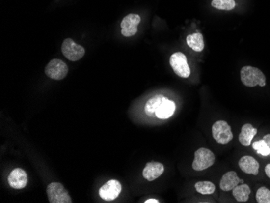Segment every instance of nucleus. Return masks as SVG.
Here are the masks:
<instances>
[{
	"instance_id": "4",
	"label": "nucleus",
	"mask_w": 270,
	"mask_h": 203,
	"mask_svg": "<svg viewBox=\"0 0 270 203\" xmlns=\"http://www.w3.org/2000/svg\"><path fill=\"white\" fill-rule=\"evenodd\" d=\"M212 136L220 144H227L233 140V133L231 126L225 121H217L214 123Z\"/></svg>"
},
{
	"instance_id": "17",
	"label": "nucleus",
	"mask_w": 270,
	"mask_h": 203,
	"mask_svg": "<svg viewBox=\"0 0 270 203\" xmlns=\"http://www.w3.org/2000/svg\"><path fill=\"white\" fill-rule=\"evenodd\" d=\"M251 194V189L248 185L243 183L242 185H238L232 190V195L236 201L240 203L247 202Z\"/></svg>"
},
{
	"instance_id": "21",
	"label": "nucleus",
	"mask_w": 270,
	"mask_h": 203,
	"mask_svg": "<svg viewBox=\"0 0 270 203\" xmlns=\"http://www.w3.org/2000/svg\"><path fill=\"white\" fill-rule=\"evenodd\" d=\"M252 148L254 149L256 152L262 156H270V151L269 146H267L266 142L263 139L258 141H256L252 144Z\"/></svg>"
},
{
	"instance_id": "15",
	"label": "nucleus",
	"mask_w": 270,
	"mask_h": 203,
	"mask_svg": "<svg viewBox=\"0 0 270 203\" xmlns=\"http://www.w3.org/2000/svg\"><path fill=\"white\" fill-rule=\"evenodd\" d=\"M257 134V129L253 127L251 124H244L242 126L241 132L239 135V141L244 146L251 145L253 138Z\"/></svg>"
},
{
	"instance_id": "22",
	"label": "nucleus",
	"mask_w": 270,
	"mask_h": 203,
	"mask_svg": "<svg viewBox=\"0 0 270 203\" xmlns=\"http://www.w3.org/2000/svg\"><path fill=\"white\" fill-rule=\"evenodd\" d=\"M256 199L258 203H270V190L266 187L260 188L256 194Z\"/></svg>"
},
{
	"instance_id": "24",
	"label": "nucleus",
	"mask_w": 270,
	"mask_h": 203,
	"mask_svg": "<svg viewBox=\"0 0 270 203\" xmlns=\"http://www.w3.org/2000/svg\"><path fill=\"white\" fill-rule=\"evenodd\" d=\"M265 170H266V174L267 176L270 178V164H268V165H266Z\"/></svg>"
},
{
	"instance_id": "3",
	"label": "nucleus",
	"mask_w": 270,
	"mask_h": 203,
	"mask_svg": "<svg viewBox=\"0 0 270 203\" xmlns=\"http://www.w3.org/2000/svg\"><path fill=\"white\" fill-rule=\"evenodd\" d=\"M47 196L51 203H71L72 200L67 190L59 182H52L47 186Z\"/></svg>"
},
{
	"instance_id": "16",
	"label": "nucleus",
	"mask_w": 270,
	"mask_h": 203,
	"mask_svg": "<svg viewBox=\"0 0 270 203\" xmlns=\"http://www.w3.org/2000/svg\"><path fill=\"white\" fill-rule=\"evenodd\" d=\"M186 42L188 46L196 52H202L205 47L203 35L200 32H195L189 35L188 37H186Z\"/></svg>"
},
{
	"instance_id": "7",
	"label": "nucleus",
	"mask_w": 270,
	"mask_h": 203,
	"mask_svg": "<svg viewBox=\"0 0 270 203\" xmlns=\"http://www.w3.org/2000/svg\"><path fill=\"white\" fill-rule=\"evenodd\" d=\"M62 52L67 59L76 62L81 59L85 55V50L82 46L76 43L71 38L64 40L62 45Z\"/></svg>"
},
{
	"instance_id": "9",
	"label": "nucleus",
	"mask_w": 270,
	"mask_h": 203,
	"mask_svg": "<svg viewBox=\"0 0 270 203\" xmlns=\"http://www.w3.org/2000/svg\"><path fill=\"white\" fill-rule=\"evenodd\" d=\"M141 22V17L137 14H129L124 17L121 23L122 34L124 37H132L137 32V26Z\"/></svg>"
},
{
	"instance_id": "20",
	"label": "nucleus",
	"mask_w": 270,
	"mask_h": 203,
	"mask_svg": "<svg viewBox=\"0 0 270 203\" xmlns=\"http://www.w3.org/2000/svg\"><path fill=\"white\" fill-rule=\"evenodd\" d=\"M211 6L216 9L231 11L236 7L235 0H213Z\"/></svg>"
},
{
	"instance_id": "10",
	"label": "nucleus",
	"mask_w": 270,
	"mask_h": 203,
	"mask_svg": "<svg viewBox=\"0 0 270 203\" xmlns=\"http://www.w3.org/2000/svg\"><path fill=\"white\" fill-rule=\"evenodd\" d=\"M8 184L12 189L21 190L27 185V176L26 172L23 169H15L11 172L8 178Z\"/></svg>"
},
{
	"instance_id": "23",
	"label": "nucleus",
	"mask_w": 270,
	"mask_h": 203,
	"mask_svg": "<svg viewBox=\"0 0 270 203\" xmlns=\"http://www.w3.org/2000/svg\"><path fill=\"white\" fill-rule=\"evenodd\" d=\"M263 140L264 141L266 142V144H267V146H269V149H270V134H269V135H265V136H264L263 137Z\"/></svg>"
},
{
	"instance_id": "25",
	"label": "nucleus",
	"mask_w": 270,
	"mask_h": 203,
	"mask_svg": "<svg viewBox=\"0 0 270 203\" xmlns=\"http://www.w3.org/2000/svg\"><path fill=\"white\" fill-rule=\"evenodd\" d=\"M159 203L160 202L156 199H147V201L145 202V203Z\"/></svg>"
},
{
	"instance_id": "5",
	"label": "nucleus",
	"mask_w": 270,
	"mask_h": 203,
	"mask_svg": "<svg viewBox=\"0 0 270 203\" xmlns=\"http://www.w3.org/2000/svg\"><path fill=\"white\" fill-rule=\"evenodd\" d=\"M170 65L177 76L181 78L189 77L191 71L188 61L183 53L176 52L170 58Z\"/></svg>"
},
{
	"instance_id": "14",
	"label": "nucleus",
	"mask_w": 270,
	"mask_h": 203,
	"mask_svg": "<svg viewBox=\"0 0 270 203\" xmlns=\"http://www.w3.org/2000/svg\"><path fill=\"white\" fill-rule=\"evenodd\" d=\"M176 110V105L172 101H170L166 97L164 101L156 110V116L160 119H167L172 116Z\"/></svg>"
},
{
	"instance_id": "12",
	"label": "nucleus",
	"mask_w": 270,
	"mask_h": 203,
	"mask_svg": "<svg viewBox=\"0 0 270 203\" xmlns=\"http://www.w3.org/2000/svg\"><path fill=\"white\" fill-rule=\"evenodd\" d=\"M240 183L243 184V180L240 179L236 172H227V174H225L222 176V179L220 180V189L223 191H231Z\"/></svg>"
},
{
	"instance_id": "8",
	"label": "nucleus",
	"mask_w": 270,
	"mask_h": 203,
	"mask_svg": "<svg viewBox=\"0 0 270 203\" xmlns=\"http://www.w3.org/2000/svg\"><path fill=\"white\" fill-rule=\"evenodd\" d=\"M121 183L117 180H110L99 190V194L101 199L106 201H112L117 199L122 193Z\"/></svg>"
},
{
	"instance_id": "1",
	"label": "nucleus",
	"mask_w": 270,
	"mask_h": 203,
	"mask_svg": "<svg viewBox=\"0 0 270 203\" xmlns=\"http://www.w3.org/2000/svg\"><path fill=\"white\" fill-rule=\"evenodd\" d=\"M241 81L246 87H256L257 85L265 87L266 78L260 69L254 66H243L241 71Z\"/></svg>"
},
{
	"instance_id": "11",
	"label": "nucleus",
	"mask_w": 270,
	"mask_h": 203,
	"mask_svg": "<svg viewBox=\"0 0 270 203\" xmlns=\"http://www.w3.org/2000/svg\"><path fill=\"white\" fill-rule=\"evenodd\" d=\"M163 172L164 167L161 163L152 161L147 163L142 171V176L148 181H153L160 177L163 174Z\"/></svg>"
},
{
	"instance_id": "19",
	"label": "nucleus",
	"mask_w": 270,
	"mask_h": 203,
	"mask_svg": "<svg viewBox=\"0 0 270 203\" xmlns=\"http://www.w3.org/2000/svg\"><path fill=\"white\" fill-rule=\"evenodd\" d=\"M195 189L199 194L204 195L212 194L216 191V185L211 181H198L195 184Z\"/></svg>"
},
{
	"instance_id": "18",
	"label": "nucleus",
	"mask_w": 270,
	"mask_h": 203,
	"mask_svg": "<svg viewBox=\"0 0 270 203\" xmlns=\"http://www.w3.org/2000/svg\"><path fill=\"white\" fill-rule=\"evenodd\" d=\"M165 99H166V97L162 96V95L154 96L152 98L150 99L146 103L144 107L145 113L148 116H154L156 115V110H157V108L161 105V103L164 101Z\"/></svg>"
},
{
	"instance_id": "2",
	"label": "nucleus",
	"mask_w": 270,
	"mask_h": 203,
	"mask_svg": "<svg viewBox=\"0 0 270 203\" xmlns=\"http://www.w3.org/2000/svg\"><path fill=\"white\" fill-rule=\"evenodd\" d=\"M216 156L211 150L202 147L194 153V160L192 162V169L195 171H202L215 164Z\"/></svg>"
},
{
	"instance_id": "13",
	"label": "nucleus",
	"mask_w": 270,
	"mask_h": 203,
	"mask_svg": "<svg viewBox=\"0 0 270 203\" xmlns=\"http://www.w3.org/2000/svg\"><path fill=\"white\" fill-rule=\"evenodd\" d=\"M239 166L245 174H252L255 176L258 174L260 168L258 161L250 155H244L241 158V160H239Z\"/></svg>"
},
{
	"instance_id": "6",
	"label": "nucleus",
	"mask_w": 270,
	"mask_h": 203,
	"mask_svg": "<svg viewBox=\"0 0 270 203\" xmlns=\"http://www.w3.org/2000/svg\"><path fill=\"white\" fill-rule=\"evenodd\" d=\"M45 73L52 80H63L68 73V66L62 60L55 58L47 64Z\"/></svg>"
}]
</instances>
